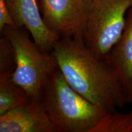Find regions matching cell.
Here are the masks:
<instances>
[{
	"label": "cell",
	"mask_w": 132,
	"mask_h": 132,
	"mask_svg": "<svg viewBox=\"0 0 132 132\" xmlns=\"http://www.w3.org/2000/svg\"><path fill=\"white\" fill-rule=\"evenodd\" d=\"M52 53L66 81L90 102L107 113L116 111L127 103L126 90L113 69L83 40L61 37Z\"/></svg>",
	"instance_id": "1"
},
{
	"label": "cell",
	"mask_w": 132,
	"mask_h": 132,
	"mask_svg": "<svg viewBox=\"0 0 132 132\" xmlns=\"http://www.w3.org/2000/svg\"><path fill=\"white\" fill-rule=\"evenodd\" d=\"M39 101L57 132H90L107 113L76 91L58 67L48 77Z\"/></svg>",
	"instance_id": "2"
},
{
	"label": "cell",
	"mask_w": 132,
	"mask_h": 132,
	"mask_svg": "<svg viewBox=\"0 0 132 132\" xmlns=\"http://www.w3.org/2000/svg\"><path fill=\"white\" fill-rule=\"evenodd\" d=\"M1 34L9 39L14 50L15 68L12 80L31 100H39L48 77L57 67L55 58L52 53L40 50L25 28L6 26Z\"/></svg>",
	"instance_id": "3"
},
{
	"label": "cell",
	"mask_w": 132,
	"mask_h": 132,
	"mask_svg": "<svg viewBox=\"0 0 132 132\" xmlns=\"http://www.w3.org/2000/svg\"><path fill=\"white\" fill-rule=\"evenodd\" d=\"M132 0H90L83 31L85 45L105 59L121 37Z\"/></svg>",
	"instance_id": "4"
},
{
	"label": "cell",
	"mask_w": 132,
	"mask_h": 132,
	"mask_svg": "<svg viewBox=\"0 0 132 132\" xmlns=\"http://www.w3.org/2000/svg\"><path fill=\"white\" fill-rule=\"evenodd\" d=\"M44 21L61 37L82 40L90 0H37Z\"/></svg>",
	"instance_id": "5"
},
{
	"label": "cell",
	"mask_w": 132,
	"mask_h": 132,
	"mask_svg": "<svg viewBox=\"0 0 132 132\" xmlns=\"http://www.w3.org/2000/svg\"><path fill=\"white\" fill-rule=\"evenodd\" d=\"M15 24L25 28L40 50L52 53L61 37L49 29L44 21L37 0H6Z\"/></svg>",
	"instance_id": "6"
},
{
	"label": "cell",
	"mask_w": 132,
	"mask_h": 132,
	"mask_svg": "<svg viewBox=\"0 0 132 132\" xmlns=\"http://www.w3.org/2000/svg\"><path fill=\"white\" fill-rule=\"evenodd\" d=\"M0 132H57L39 100L0 115Z\"/></svg>",
	"instance_id": "7"
},
{
	"label": "cell",
	"mask_w": 132,
	"mask_h": 132,
	"mask_svg": "<svg viewBox=\"0 0 132 132\" xmlns=\"http://www.w3.org/2000/svg\"><path fill=\"white\" fill-rule=\"evenodd\" d=\"M105 60L127 91L132 86V6L127 15L121 37Z\"/></svg>",
	"instance_id": "8"
},
{
	"label": "cell",
	"mask_w": 132,
	"mask_h": 132,
	"mask_svg": "<svg viewBox=\"0 0 132 132\" xmlns=\"http://www.w3.org/2000/svg\"><path fill=\"white\" fill-rule=\"evenodd\" d=\"M12 73H0V115L31 100L25 90L12 80Z\"/></svg>",
	"instance_id": "9"
},
{
	"label": "cell",
	"mask_w": 132,
	"mask_h": 132,
	"mask_svg": "<svg viewBox=\"0 0 132 132\" xmlns=\"http://www.w3.org/2000/svg\"><path fill=\"white\" fill-rule=\"evenodd\" d=\"M90 132H132V111L107 113Z\"/></svg>",
	"instance_id": "10"
},
{
	"label": "cell",
	"mask_w": 132,
	"mask_h": 132,
	"mask_svg": "<svg viewBox=\"0 0 132 132\" xmlns=\"http://www.w3.org/2000/svg\"><path fill=\"white\" fill-rule=\"evenodd\" d=\"M15 68V53L13 46L7 38L0 37V73H12Z\"/></svg>",
	"instance_id": "11"
},
{
	"label": "cell",
	"mask_w": 132,
	"mask_h": 132,
	"mask_svg": "<svg viewBox=\"0 0 132 132\" xmlns=\"http://www.w3.org/2000/svg\"><path fill=\"white\" fill-rule=\"evenodd\" d=\"M6 26L16 27L10 12L6 0H0V31Z\"/></svg>",
	"instance_id": "12"
},
{
	"label": "cell",
	"mask_w": 132,
	"mask_h": 132,
	"mask_svg": "<svg viewBox=\"0 0 132 132\" xmlns=\"http://www.w3.org/2000/svg\"><path fill=\"white\" fill-rule=\"evenodd\" d=\"M126 102L132 103V86L126 92Z\"/></svg>",
	"instance_id": "13"
}]
</instances>
